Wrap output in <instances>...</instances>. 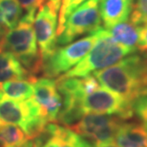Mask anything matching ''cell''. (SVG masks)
<instances>
[{"label":"cell","mask_w":147,"mask_h":147,"mask_svg":"<svg viewBox=\"0 0 147 147\" xmlns=\"http://www.w3.org/2000/svg\"><path fill=\"white\" fill-rule=\"evenodd\" d=\"M93 147H119L118 145L111 142H100V143H95V146Z\"/></svg>","instance_id":"obj_26"},{"label":"cell","mask_w":147,"mask_h":147,"mask_svg":"<svg viewBox=\"0 0 147 147\" xmlns=\"http://www.w3.org/2000/svg\"><path fill=\"white\" fill-rule=\"evenodd\" d=\"M47 0H17L21 8L25 10L26 13L37 12L38 9L46 3Z\"/></svg>","instance_id":"obj_23"},{"label":"cell","mask_w":147,"mask_h":147,"mask_svg":"<svg viewBox=\"0 0 147 147\" xmlns=\"http://www.w3.org/2000/svg\"><path fill=\"white\" fill-rule=\"evenodd\" d=\"M98 38V30L64 47L56 48L53 53L42 62V70L47 78L59 77L76 65L89 53Z\"/></svg>","instance_id":"obj_4"},{"label":"cell","mask_w":147,"mask_h":147,"mask_svg":"<svg viewBox=\"0 0 147 147\" xmlns=\"http://www.w3.org/2000/svg\"><path fill=\"white\" fill-rule=\"evenodd\" d=\"M34 98L48 122L56 123L61 108V96L56 81L52 78L36 79L34 83Z\"/></svg>","instance_id":"obj_10"},{"label":"cell","mask_w":147,"mask_h":147,"mask_svg":"<svg viewBox=\"0 0 147 147\" xmlns=\"http://www.w3.org/2000/svg\"><path fill=\"white\" fill-rule=\"evenodd\" d=\"M123 122L118 116L88 113L70 129L95 143L111 142Z\"/></svg>","instance_id":"obj_8"},{"label":"cell","mask_w":147,"mask_h":147,"mask_svg":"<svg viewBox=\"0 0 147 147\" xmlns=\"http://www.w3.org/2000/svg\"><path fill=\"white\" fill-rule=\"evenodd\" d=\"M79 137L72 129L59 125L55 137L43 147H74Z\"/></svg>","instance_id":"obj_18"},{"label":"cell","mask_w":147,"mask_h":147,"mask_svg":"<svg viewBox=\"0 0 147 147\" xmlns=\"http://www.w3.org/2000/svg\"><path fill=\"white\" fill-rule=\"evenodd\" d=\"M114 140L119 147H147V131L138 123L123 122Z\"/></svg>","instance_id":"obj_12"},{"label":"cell","mask_w":147,"mask_h":147,"mask_svg":"<svg viewBox=\"0 0 147 147\" xmlns=\"http://www.w3.org/2000/svg\"><path fill=\"white\" fill-rule=\"evenodd\" d=\"M36 12L26 13L16 27L7 32L0 40V50L12 53L26 68L30 76L42 70V61L38 50L34 30Z\"/></svg>","instance_id":"obj_2"},{"label":"cell","mask_w":147,"mask_h":147,"mask_svg":"<svg viewBox=\"0 0 147 147\" xmlns=\"http://www.w3.org/2000/svg\"><path fill=\"white\" fill-rule=\"evenodd\" d=\"M84 1L86 0H61L58 16L57 37L63 31L64 25L69 15Z\"/></svg>","instance_id":"obj_20"},{"label":"cell","mask_w":147,"mask_h":147,"mask_svg":"<svg viewBox=\"0 0 147 147\" xmlns=\"http://www.w3.org/2000/svg\"><path fill=\"white\" fill-rule=\"evenodd\" d=\"M81 79H82V85H83V89H84L85 96L94 92L100 88L99 82L93 75L88 74Z\"/></svg>","instance_id":"obj_22"},{"label":"cell","mask_w":147,"mask_h":147,"mask_svg":"<svg viewBox=\"0 0 147 147\" xmlns=\"http://www.w3.org/2000/svg\"><path fill=\"white\" fill-rule=\"evenodd\" d=\"M93 74L106 89L133 103L147 92V52L143 55L131 54Z\"/></svg>","instance_id":"obj_1"},{"label":"cell","mask_w":147,"mask_h":147,"mask_svg":"<svg viewBox=\"0 0 147 147\" xmlns=\"http://www.w3.org/2000/svg\"><path fill=\"white\" fill-rule=\"evenodd\" d=\"M130 21L138 28L147 26V0H134Z\"/></svg>","instance_id":"obj_19"},{"label":"cell","mask_w":147,"mask_h":147,"mask_svg":"<svg viewBox=\"0 0 147 147\" xmlns=\"http://www.w3.org/2000/svg\"><path fill=\"white\" fill-rule=\"evenodd\" d=\"M51 3H53L54 5H56L60 8V5H61V0H49Z\"/></svg>","instance_id":"obj_27"},{"label":"cell","mask_w":147,"mask_h":147,"mask_svg":"<svg viewBox=\"0 0 147 147\" xmlns=\"http://www.w3.org/2000/svg\"><path fill=\"white\" fill-rule=\"evenodd\" d=\"M33 81L16 79L0 84V93L7 97L17 100H25L34 96Z\"/></svg>","instance_id":"obj_16"},{"label":"cell","mask_w":147,"mask_h":147,"mask_svg":"<svg viewBox=\"0 0 147 147\" xmlns=\"http://www.w3.org/2000/svg\"><path fill=\"white\" fill-rule=\"evenodd\" d=\"M133 112L142 121V126L147 131V92L138 96L132 103Z\"/></svg>","instance_id":"obj_21"},{"label":"cell","mask_w":147,"mask_h":147,"mask_svg":"<svg viewBox=\"0 0 147 147\" xmlns=\"http://www.w3.org/2000/svg\"><path fill=\"white\" fill-rule=\"evenodd\" d=\"M134 0H100L99 7L104 28L108 30L130 17Z\"/></svg>","instance_id":"obj_11"},{"label":"cell","mask_w":147,"mask_h":147,"mask_svg":"<svg viewBox=\"0 0 147 147\" xmlns=\"http://www.w3.org/2000/svg\"><path fill=\"white\" fill-rule=\"evenodd\" d=\"M93 144L91 143L89 141H87V139L85 137L80 136L79 140L75 143L74 147H93Z\"/></svg>","instance_id":"obj_25"},{"label":"cell","mask_w":147,"mask_h":147,"mask_svg":"<svg viewBox=\"0 0 147 147\" xmlns=\"http://www.w3.org/2000/svg\"><path fill=\"white\" fill-rule=\"evenodd\" d=\"M138 49L142 52H147V26L139 28Z\"/></svg>","instance_id":"obj_24"},{"label":"cell","mask_w":147,"mask_h":147,"mask_svg":"<svg viewBox=\"0 0 147 147\" xmlns=\"http://www.w3.org/2000/svg\"><path fill=\"white\" fill-rule=\"evenodd\" d=\"M58 11V7L50 1H47L38 9L35 14L33 25L42 62L57 48Z\"/></svg>","instance_id":"obj_6"},{"label":"cell","mask_w":147,"mask_h":147,"mask_svg":"<svg viewBox=\"0 0 147 147\" xmlns=\"http://www.w3.org/2000/svg\"><path fill=\"white\" fill-rule=\"evenodd\" d=\"M100 0H86L69 14L64 25L63 31L57 37V44L64 46L79 36L92 34L100 28Z\"/></svg>","instance_id":"obj_5"},{"label":"cell","mask_w":147,"mask_h":147,"mask_svg":"<svg viewBox=\"0 0 147 147\" xmlns=\"http://www.w3.org/2000/svg\"><path fill=\"white\" fill-rule=\"evenodd\" d=\"M133 53H136L116 42L106 29L100 27L98 29V38L93 48L76 65L59 77H85L93 71L110 67Z\"/></svg>","instance_id":"obj_3"},{"label":"cell","mask_w":147,"mask_h":147,"mask_svg":"<svg viewBox=\"0 0 147 147\" xmlns=\"http://www.w3.org/2000/svg\"><path fill=\"white\" fill-rule=\"evenodd\" d=\"M22 12L17 0H0V40L16 26L22 17Z\"/></svg>","instance_id":"obj_14"},{"label":"cell","mask_w":147,"mask_h":147,"mask_svg":"<svg viewBox=\"0 0 147 147\" xmlns=\"http://www.w3.org/2000/svg\"><path fill=\"white\" fill-rule=\"evenodd\" d=\"M84 113H96L119 117L123 120L131 118L134 112L132 103L109 90L99 88L84 96L81 101Z\"/></svg>","instance_id":"obj_7"},{"label":"cell","mask_w":147,"mask_h":147,"mask_svg":"<svg viewBox=\"0 0 147 147\" xmlns=\"http://www.w3.org/2000/svg\"><path fill=\"white\" fill-rule=\"evenodd\" d=\"M16 79H29L34 82L36 78L30 76L12 53L0 50V84Z\"/></svg>","instance_id":"obj_13"},{"label":"cell","mask_w":147,"mask_h":147,"mask_svg":"<svg viewBox=\"0 0 147 147\" xmlns=\"http://www.w3.org/2000/svg\"><path fill=\"white\" fill-rule=\"evenodd\" d=\"M107 30L116 42L137 53L139 41V28L131 21L119 23Z\"/></svg>","instance_id":"obj_15"},{"label":"cell","mask_w":147,"mask_h":147,"mask_svg":"<svg viewBox=\"0 0 147 147\" xmlns=\"http://www.w3.org/2000/svg\"><path fill=\"white\" fill-rule=\"evenodd\" d=\"M38 116L44 117L34 96L25 100H17L0 93V123L16 125L23 130L33 118Z\"/></svg>","instance_id":"obj_9"},{"label":"cell","mask_w":147,"mask_h":147,"mask_svg":"<svg viewBox=\"0 0 147 147\" xmlns=\"http://www.w3.org/2000/svg\"><path fill=\"white\" fill-rule=\"evenodd\" d=\"M0 142L4 147H33L20 127L7 123H0Z\"/></svg>","instance_id":"obj_17"}]
</instances>
